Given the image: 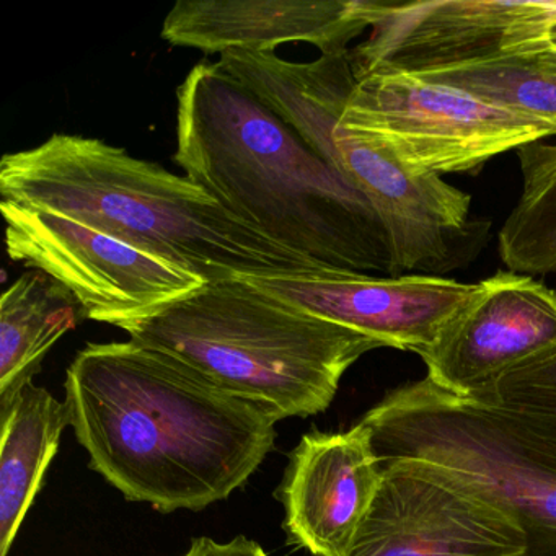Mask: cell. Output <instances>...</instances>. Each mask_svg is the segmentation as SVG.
Instances as JSON below:
<instances>
[{"mask_svg": "<svg viewBox=\"0 0 556 556\" xmlns=\"http://www.w3.org/2000/svg\"><path fill=\"white\" fill-rule=\"evenodd\" d=\"M64 387L90 468L161 513L227 500L275 447L268 413L138 341L87 344Z\"/></svg>", "mask_w": 556, "mask_h": 556, "instance_id": "6da1fadb", "label": "cell"}, {"mask_svg": "<svg viewBox=\"0 0 556 556\" xmlns=\"http://www.w3.org/2000/svg\"><path fill=\"white\" fill-rule=\"evenodd\" d=\"M174 162L273 242L337 271L400 275L369 201L217 63L177 89Z\"/></svg>", "mask_w": 556, "mask_h": 556, "instance_id": "7a4b0ae2", "label": "cell"}, {"mask_svg": "<svg viewBox=\"0 0 556 556\" xmlns=\"http://www.w3.org/2000/svg\"><path fill=\"white\" fill-rule=\"evenodd\" d=\"M0 194L83 220L206 282L337 271L247 226L187 177L100 139L53 135L5 154Z\"/></svg>", "mask_w": 556, "mask_h": 556, "instance_id": "3957f363", "label": "cell"}, {"mask_svg": "<svg viewBox=\"0 0 556 556\" xmlns=\"http://www.w3.org/2000/svg\"><path fill=\"white\" fill-rule=\"evenodd\" d=\"M116 328L164 351L276 421L325 412L380 341L268 294L247 279L206 282Z\"/></svg>", "mask_w": 556, "mask_h": 556, "instance_id": "277c9868", "label": "cell"}, {"mask_svg": "<svg viewBox=\"0 0 556 556\" xmlns=\"http://www.w3.org/2000/svg\"><path fill=\"white\" fill-rule=\"evenodd\" d=\"M359 422L379 462L442 468L514 517L526 556H556V439L428 377L393 390Z\"/></svg>", "mask_w": 556, "mask_h": 556, "instance_id": "5b68a950", "label": "cell"}, {"mask_svg": "<svg viewBox=\"0 0 556 556\" xmlns=\"http://www.w3.org/2000/svg\"><path fill=\"white\" fill-rule=\"evenodd\" d=\"M356 79L338 126L369 139L413 174H464L556 136L552 123L425 77L367 74Z\"/></svg>", "mask_w": 556, "mask_h": 556, "instance_id": "8992f818", "label": "cell"}, {"mask_svg": "<svg viewBox=\"0 0 556 556\" xmlns=\"http://www.w3.org/2000/svg\"><path fill=\"white\" fill-rule=\"evenodd\" d=\"M12 263L67 289L84 317L116 325L151 314L206 285L190 269L56 211L0 201Z\"/></svg>", "mask_w": 556, "mask_h": 556, "instance_id": "52a82bcc", "label": "cell"}, {"mask_svg": "<svg viewBox=\"0 0 556 556\" xmlns=\"http://www.w3.org/2000/svg\"><path fill=\"white\" fill-rule=\"evenodd\" d=\"M311 149L369 201L389 233L400 275L454 271L483 245L486 220L471 216L470 194L442 177L413 174L369 139L338 125Z\"/></svg>", "mask_w": 556, "mask_h": 556, "instance_id": "ba28073f", "label": "cell"}, {"mask_svg": "<svg viewBox=\"0 0 556 556\" xmlns=\"http://www.w3.org/2000/svg\"><path fill=\"white\" fill-rule=\"evenodd\" d=\"M556 0L380 2L372 34L350 50L356 77L458 70L555 40Z\"/></svg>", "mask_w": 556, "mask_h": 556, "instance_id": "9c48e42d", "label": "cell"}, {"mask_svg": "<svg viewBox=\"0 0 556 556\" xmlns=\"http://www.w3.org/2000/svg\"><path fill=\"white\" fill-rule=\"evenodd\" d=\"M346 556H526V533L483 494L426 462H380Z\"/></svg>", "mask_w": 556, "mask_h": 556, "instance_id": "30bf717a", "label": "cell"}, {"mask_svg": "<svg viewBox=\"0 0 556 556\" xmlns=\"http://www.w3.org/2000/svg\"><path fill=\"white\" fill-rule=\"evenodd\" d=\"M556 348V289L497 271L419 353L435 386L471 396Z\"/></svg>", "mask_w": 556, "mask_h": 556, "instance_id": "8fae6325", "label": "cell"}, {"mask_svg": "<svg viewBox=\"0 0 556 556\" xmlns=\"http://www.w3.org/2000/svg\"><path fill=\"white\" fill-rule=\"evenodd\" d=\"M247 281L317 317L367 334L386 348L416 354L434 343L478 289V285L444 276L353 271Z\"/></svg>", "mask_w": 556, "mask_h": 556, "instance_id": "7c38bea8", "label": "cell"}, {"mask_svg": "<svg viewBox=\"0 0 556 556\" xmlns=\"http://www.w3.org/2000/svg\"><path fill=\"white\" fill-rule=\"evenodd\" d=\"M377 15L374 0H180L165 17L162 38L204 54L275 53L282 45L307 43L328 56L348 53Z\"/></svg>", "mask_w": 556, "mask_h": 556, "instance_id": "4fadbf2b", "label": "cell"}, {"mask_svg": "<svg viewBox=\"0 0 556 556\" xmlns=\"http://www.w3.org/2000/svg\"><path fill=\"white\" fill-rule=\"evenodd\" d=\"M382 480L361 422L346 432H308L281 484L285 527L314 556H346Z\"/></svg>", "mask_w": 556, "mask_h": 556, "instance_id": "5bb4252c", "label": "cell"}, {"mask_svg": "<svg viewBox=\"0 0 556 556\" xmlns=\"http://www.w3.org/2000/svg\"><path fill=\"white\" fill-rule=\"evenodd\" d=\"M0 556H8L34 504L45 471L71 426L70 406L34 380L0 403Z\"/></svg>", "mask_w": 556, "mask_h": 556, "instance_id": "9a60e30c", "label": "cell"}, {"mask_svg": "<svg viewBox=\"0 0 556 556\" xmlns=\"http://www.w3.org/2000/svg\"><path fill=\"white\" fill-rule=\"evenodd\" d=\"M84 317L83 308L60 282L30 271L0 298V403L34 380L51 348Z\"/></svg>", "mask_w": 556, "mask_h": 556, "instance_id": "2e32d148", "label": "cell"}, {"mask_svg": "<svg viewBox=\"0 0 556 556\" xmlns=\"http://www.w3.org/2000/svg\"><path fill=\"white\" fill-rule=\"evenodd\" d=\"M522 193L500 230V256L517 275L556 271V142L517 149Z\"/></svg>", "mask_w": 556, "mask_h": 556, "instance_id": "e0dca14e", "label": "cell"}, {"mask_svg": "<svg viewBox=\"0 0 556 556\" xmlns=\"http://www.w3.org/2000/svg\"><path fill=\"white\" fill-rule=\"evenodd\" d=\"M419 77L556 125V40L529 45L497 60Z\"/></svg>", "mask_w": 556, "mask_h": 556, "instance_id": "ac0fdd59", "label": "cell"}, {"mask_svg": "<svg viewBox=\"0 0 556 556\" xmlns=\"http://www.w3.org/2000/svg\"><path fill=\"white\" fill-rule=\"evenodd\" d=\"M471 399L507 409L556 439V348L504 374Z\"/></svg>", "mask_w": 556, "mask_h": 556, "instance_id": "d6986e66", "label": "cell"}, {"mask_svg": "<svg viewBox=\"0 0 556 556\" xmlns=\"http://www.w3.org/2000/svg\"><path fill=\"white\" fill-rule=\"evenodd\" d=\"M184 556H269L258 543L245 536H237L230 542L220 543L201 536L191 542L190 549Z\"/></svg>", "mask_w": 556, "mask_h": 556, "instance_id": "ffe728a7", "label": "cell"}, {"mask_svg": "<svg viewBox=\"0 0 556 556\" xmlns=\"http://www.w3.org/2000/svg\"><path fill=\"white\" fill-rule=\"evenodd\" d=\"M555 40H556V28H555Z\"/></svg>", "mask_w": 556, "mask_h": 556, "instance_id": "44dd1931", "label": "cell"}]
</instances>
